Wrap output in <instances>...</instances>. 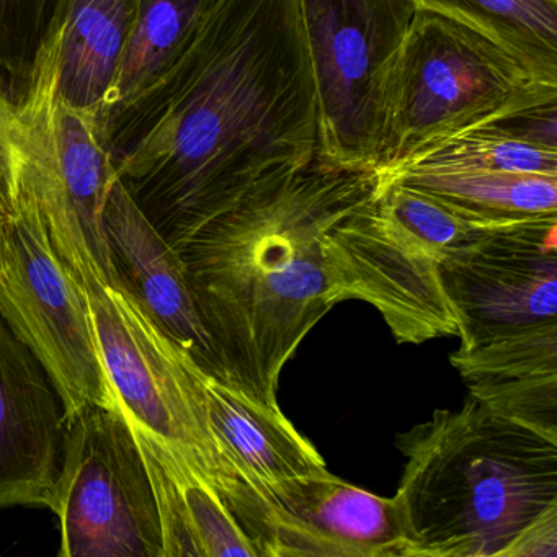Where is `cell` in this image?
<instances>
[{"mask_svg":"<svg viewBox=\"0 0 557 557\" xmlns=\"http://www.w3.org/2000/svg\"><path fill=\"white\" fill-rule=\"evenodd\" d=\"M383 177L396 178L481 223L557 214V177L547 175L406 168Z\"/></svg>","mask_w":557,"mask_h":557,"instance_id":"obj_19","label":"cell"},{"mask_svg":"<svg viewBox=\"0 0 557 557\" xmlns=\"http://www.w3.org/2000/svg\"><path fill=\"white\" fill-rule=\"evenodd\" d=\"M406 557H502L557 505V440L468 396L400 433Z\"/></svg>","mask_w":557,"mask_h":557,"instance_id":"obj_3","label":"cell"},{"mask_svg":"<svg viewBox=\"0 0 557 557\" xmlns=\"http://www.w3.org/2000/svg\"><path fill=\"white\" fill-rule=\"evenodd\" d=\"M318 100V159L376 172L387 83L412 0H298Z\"/></svg>","mask_w":557,"mask_h":557,"instance_id":"obj_6","label":"cell"},{"mask_svg":"<svg viewBox=\"0 0 557 557\" xmlns=\"http://www.w3.org/2000/svg\"><path fill=\"white\" fill-rule=\"evenodd\" d=\"M500 45L531 74L557 86V0H412Z\"/></svg>","mask_w":557,"mask_h":557,"instance_id":"obj_21","label":"cell"},{"mask_svg":"<svg viewBox=\"0 0 557 557\" xmlns=\"http://www.w3.org/2000/svg\"><path fill=\"white\" fill-rule=\"evenodd\" d=\"M406 168L465 169L557 177V151L515 138L488 123L426 149Z\"/></svg>","mask_w":557,"mask_h":557,"instance_id":"obj_23","label":"cell"},{"mask_svg":"<svg viewBox=\"0 0 557 557\" xmlns=\"http://www.w3.org/2000/svg\"><path fill=\"white\" fill-rule=\"evenodd\" d=\"M51 511L60 557H164L151 478L120 409L89 407L66 423Z\"/></svg>","mask_w":557,"mask_h":557,"instance_id":"obj_8","label":"cell"},{"mask_svg":"<svg viewBox=\"0 0 557 557\" xmlns=\"http://www.w3.org/2000/svg\"><path fill=\"white\" fill-rule=\"evenodd\" d=\"M64 435L47 371L0 318V508L53 510Z\"/></svg>","mask_w":557,"mask_h":557,"instance_id":"obj_13","label":"cell"},{"mask_svg":"<svg viewBox=\"0 0 557 557\" xmlns=\"http://www.w3.org/2000/svg\"><path fill=\"white\" fill-rule=\"evenodd\" d=\"M28 164V138L15 110L0 97V198L11 208Z\"/></svg>","mask_w":557,"mask_h":557,"instance_id":"obj_24","label":"cell"},{"mask_svg":"<svg viewBox=\"0 0 557 557\" xmlns=\"http://www.w3.org/2000/svg\"><path fill=\"white\" fill-rule=\"evenodd\" d=\"M459 348L557 322V214L495 224L440 263Z\"/></svg>","mask_w":557,"mask_h":557,"instance_id":"obj_10","label":"cell"},{"mask_svg":"<svg viewBox=\"0 0 557 557\" xmlns=\"http://www.w3.org/2000/svg\"><path fill=\"white\" fill-rule=\"evenodd\" d=\"M502 557H557V505L521 530Z\"/></svg>","mask_w":557,"mask_h":557,"instance_id":"obj_26","label":"cell"},{"mask_svg":"<svg viewBox=\"0 0 557 557\" xmlns=\"http://www.w3.org/2000/svg\"><path fill=\"white\" fill-rule=\"evenodd\" d=\"M374 171L318 158L262 182L181 250L223 380L267 404L312 327L341 302L329 233L370 200Z\"/></svg>","mask_w":557,"mask_h":557,"instance_id":"obj_2","label":"cell"},{"mask_svg":"<svg viewBox=\"0 0 557 557\" xmlns=\"http://www.w3.org/2000/svg\"><path fill=\"white\" fill-rule=\"evenodd\" d=\"M549 102H557L556 84L537 79L500 45L416 11L387 83L376 172L394 174L446 139Z\"/></svg>","mask_w":557,"mask_h":557,"instance_id":"obj_4","label":"cell"},{"mask_svg":"<svg viewBox=\"0 0 557 557\" xmlns=\"http://www.w3.org/2000/svg\"><path fill=\"white\" fill-rule=\"evenodd\" d=\"M136 0H66L54 37V97L97 122L128 44Z\"/></svg>","mask_w":557,"mask_h":557,"instance_id":"obj_18","label":"cell"},{"mask_svg":"<svg viewBox=\"0 0 557 557\" xmlns=\"http://www.w3.org/2000/svg\"><path fill=\"white\" fill-rule=\"evenodd\" d=\"M96 128L116 177L181 252L262 182L318 158L298 0H216L168 74Z\"/></svg>","mask_w":557,"mask_h":557,"instance_id":"obj_1","label":"cell"},{"mask_svg":"<svg viewBox=\"0 0 557 557\" xmlns=\"http://www.w3.org/2000/svg\"><path fill=\"white\" fill-rule=\"evenodd\" d=\"M273 497L263 557H406L396 497L319 472L270 488Z\"/></svg>","mask_w":557,"mask_h":557,"instance_id":"obj_12","label":"cell"},{"mask_svg":"<svg viewBox=\"0 0 557 557\" xmlns=\"http://www.w3.org/2000/svg\"><path fill=\"white\" fill-rule=\"evenodd\" d=\"M205 404L214 432L247 484L270 491L283 482L327 471L324 458L286 419L243 387L200 370Z\"/></svg>","mask_w":557,"mask_h":557,"instance_id":"obj_17","label":"cell"},{"mask_svg":"<svg viewBox=\"0 0 557 557\" xmlns=\"http://www.w3.org/2000/svg\"><path fill=\"white\" fill-rule=\"evenodd\" d=\"M9 211H11V208H9V205L0 198V216H8Z\"/></svg>","mask_w":557,"mask_h":557,"instance_id":"obj_28","label":"cell"},{"mask_svg":"<svg viewBox=\"0 0 557 557\" xmlns=\"http://www.w3.org/2000/svg\"><path fill=\"white\" fill-rule=\"evenodd\" d=\"M0 318L47 371L66 423L89 407L119 409L84 286L58 256L37 205L24 190L4 218Z\"/></svg>","mask_w":557,"mask_h":557,"instance_id":"obj_7","label":"cell"},{"mask_svg":"<svg viewBox=\"0 0 557 557\" xmlns=\"http://www.w3.org/2000/svg\"><path fill=\"white\" fill-rule=\"evenodd\" d=\"M4 218L0 216V275H2V257H4Z\"/></svg>","mask_w":557,"mask_h":557,"instance_id":"obj_27","label":"cell"},{"mask_svg":"<svg viewBox=\"0 0 557 557\" xmlns=\"http://www.w3.org/2000/svg\"><path fill=\"white\" fill-rule=\"evenodd\" d=\"M64 8L66 0H0V97L17 116L30 100Z\"/></svg>","mask_w":557,"mask_h":557,"instance_id":"obj_22","label":"cell"},{"mask_svg":"<svg viewBox=\"0 0 557 557\" xmlns=\"http://www.w3.org/2000/svg\"><path fill=\"white\" fill-rule=\"evenodd\" d=\"M100 360L120 412L184 455L220 492L237 521L256 510L260 491L247 484L214 432L201 368L120 286L83 278Z\"/></svg>","mask_w":557,"mask_h":557,"instance_id":"obj_5","label":"cell"},{"mask_svg":"<svg viewBox=\"0 0 557 557\" xmlns=\"http://www.w3.org/2000/svg\"><path fill=\"white\" fill-rule=\"evenodd\" d=\"M18 119L28 136V164L18 190L30 195L54 250L77 278L92 276L119 286L103 226L115 168L94 119L54 97V41Z\"/></svg>","mask_w":557,"mask_h":557,"instance_id":"obj_9","label":"cell"},{"mask_svg":"<svg viewBox=\"0 0 557 557\" xmlns=\"http://www.w3.org/2000/svg\"><path fill=\"white\" fill-rule=\"evenodd\" d=\"M449 361L469 396L557 440V322L459 348Z\"/></svg>","mask_w":557,"mask_h":557,"instance_id":"obj_15","label":"cell"},{"mask_svg":"<svg viewBox=\"0 0 557 557\" xmlns=\"http://www.w3.org/2000/svg\"><path fill=\"white\" fill-rule=\"evenodd\" d=\"M376 194L329 233L341 302L373 306L399 344L458 335L440 278L442 257L396 226L377 207Z\"/></svg>","mask_w":557,"mask_h":557,"instance_id":"obj_11","label":"cell"},{"mask_svg":"<svg viewBox=\"0 0 557 557\" xmlns=\"http://www.w3.org/2000/svg\"><path fill=\"white\" fill-rule=\"evenodd\" d=\"M145 465L161 517L164 557H260L220 492L184 455L145 430Z\"/></svg>","mask_w":557,"mask_h":557,"instance_id":"obj_16","label":"cell"},{"mask_svg":"<svg viewBox=\"0 0 557 557\" xmlns=\"http://www.w3.org/2000/svg\"><path fill=\"white\" fill-rule=\"evenodd\" d=\"M103 226L120 288L205 373L223 380L181 252L149 223L119 177L107 198Z\"/></svg>","mask_w":557,"mask_h":557,"instance_id":"obj_14","label":"cell"},{"mask_svg":"<svg viewBox=\"0 0 557 557\" xmlns=\"http://www.w3.org/2000/svg\"><path fill=\"white\" fill-rule=\"evenodd\" d=\"M502 132L557 151V102L541 103L492 122Z\"/></svg>","mask_w":557,"mask_h":557,"instance_id":"obj_25","label":"cell"},{"mask_svg":"<svg viewBox=\"0 0 557 557\" xmlns=\"http://www.w3.org/2000/svg\"><path fill=\"white\" fill-rule=\"evenodd\" d=\"M216 0H136L115 84L96 126L151 89L194 44Z\"/></svg>","mask_w":557,"mask_h":557,"instance_id":"obj_20","label":"cell"}]
</instances>
